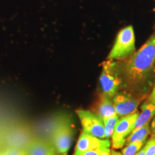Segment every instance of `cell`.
Masks as SVG:
<instances>
[{
    "mask_svg": "<svg viewBox=\"0 0 155 155\" xmlns=\"http://www.w3.org/2000/svg\"><path fill=\"white\" fill-rule=\"evenodd\" d=\"M146 148L147 155H155V138L151 137L145 146Z\"/></svg>",
    "mask_w": 155,
    "mask_h": 155,
    "instance_id": "9a60e30c",
    "label": "cell"
},
{
    "mask_svg": "<svg viewBox=\"0 0 155 155\" xmlns=\"http://www.w3.org/2000/svg\"><path fill=\"white\" fill-rule=\"evenodd\" d=\"M111 99V98L104 94H102L100 98L97 109V115L99 116L102 120L108 118L117 114L113 102Z\"/></svg>",
    "mask_w": 155,
    "mask_h": 155,
    "instance_id": "8fae6325",
    "label": "cell"
},
{
    "mask_svg": "<svg viewBox=\"0 0 155 155\" xmlns=\"http://www.w3.org/2000/svg\"><path fill=\"white\" fill-rule=\"evenodd\" d=\"M72 129L67 120L61 121L56 127L52 135L51 144L58 153L66 155L72 142Z\"/></svg>",
    "mask_w": 155,
    "mask_h": 155,
    "instance_id": "277c9868",
    "label": "cell"
},
{
    "mask_svg": "<svg viewBox=\"0 0 155 155\" xmlns=\"http://www.w3.org/2000/svg\"><path fill=\"white\" fill-rule=\"evenodd\" d=\"M146 153V148L144 147V148L141 150H139V151L136 153V155H145Z\"/></svg>",
    "mask_w": 155,
    "mask_h": 155,
    "instance_id": "e0dca14e",
    "label": "cell"
},
{
    "mask_svg": "<svg viewBox=\"0 0 155 155\" xmlns=\"http://www.w3.org/2000/svg\"><path fill=\"white\" fill-rule=\"evenodd\" d=\"M139 113H134L127 116L122 117L117 122L112 134V147L121 149L125 144L126 137L134 129V123Z\"/></svg>",
    "mask_w": 155,
    "mask_h": 155,
    "instance_id": "5b68a950",
    "label": "cell"
},
{
    "mask_svg": "<svg viewBox=\"0 0 155 155\" xmlns=\"http://www.w3.org/2000/svg\"><path fill=\"white\" fill-rule=\"evenodd\" d=\"M113 97L117 114L121 117L134 113L140 103V100L126 93L116 94Z\"/></svg>",
    "mask_w": 155,
    "mask_h": 155,
    "instance_id": "ba28073f",
    "label": "cell"
},
{
    "mask_svg": "<svg viewBox=\"0 0 155 155\" xmlns=\"http://www.w3.org/2000/svg\"><path fill=\"white\" fill-rule=\"evenodd\" d=\"M23 150L24 155H52L58 153L51 143L39 140L31 141Z\"/></svg>",
    "mask_w": 155,
    "mask_h": 155,
    "instance_id": "9c48e42d",
    "label": "cell"
},
{
    "mask_svg": "<svg viewBox=\"0 0 155 155\" xmlns=\"http://www.w3.org/2000/svg\"><path fill=\"white\" fill-rule=\"evenodd\" d=\"M155 63V36H152L137 52H133L122 68L127 83L137 84L144 81Z\"/></svg>",
    "mask_w": 155,
    "mask_h": 155,
    "instance_id": "6da1fadb",
    "label": "cell"
},
{
    "mask_svg": "<svg viewBox=\"0 0 155 155\" xmlns=\"http://www.w3.org/2000/svg\"><path fill=\"white\" fill-rule=\"evenodd\" d=\"M121 82L116 63L112 60L104 62L100 77V83L104 94L111 98L117 94Z\"/></svg>",
    "mask_w": 155,
    "mask_h": 155,
    "instance_id": "3957f363",
    "label": "cell"
},
{
    "mask_svg": "<svg viewBox=\"0 0 155 155\" xmlns=\"http://www.w3.org/2000/svg\"><path fill=\"white\" fill-rule=\"evenodd\" d=\"M150 133V123L142 127L134 129L127 140V144L141 141H146L148 135Z\"/></svg>",
    "mask_w": 155,
    "mask_h": 155,
    "instance_id": "7c38bea8",
    "label": "cell"
},
{
    "mask_svg": "<svg viewBox=\"0 0 155 155\" xmlns=\"http://www.w3.org/2000/svg\"><path fill=\"white\" fill-rule=\"evenodd\" d=\"M146 141H141L128 144L127 146L122 150V154L124 155H136V153L145 143Z\"/></svg>",
    "mask_w": 155,
    "mask_h": 155,
    "instance_id": "5bb4252c",
    "label": "cell"
},
{
    "mask_svg": "<svg viewBox=\"0 0 155 155\" xmlns=\"http://www.w3.org/2000/svg\"><path fill=\"white\" fill-rule=\"evenodd\" d=\"M110 141L108 139L102 140L83 131L78 141L74 155H84L89 150L101 147H110Z\"/></svg>",
    "mask_w": 155,
    "mask_h": 155,
    "instance_id": "52a82bcc",
    "label": "cell"
},
{
    "mask_svg": "<svg viewBox=\"0 0 155 155\" xmlns=\"http://www.w3.org/2000/svg\"><path fill=\"white\" fill-rule=\"evenodd\" d=\"M141 114H139L134 123V129L142 127L144 125L150 123L155 115V102L150 101V102L144 104L141 106Z\"/></svg>",
    "mask_w": 155,
    "mask_h": 155,
    "instance_id": "30bf717a",
    "label": "cell"
},
{
    "mask_svg": "<svg viewBox=\"0 0 155 155\" xmlns=\"http://www.w3.org/2000/svg\"><path fill=\"white\" fill-rule=\"evenodd\" d=\"M83 131L99 139H105L104 125L102 118L90 111L79 109L77 111Z\"/></svg>",
    "mask_w": 155,
    "mask_h": 155,
    "instance_id": "8992f818",
    "label": "cell"
},
{
    "mask_svg": "<svg viewBox=\"0 0 155 155\" xmlns=\"http://www.w3.org/2000/svg\"><path fill=\"white\" fill-rule=\"evenodd\" d=\"M150 101L155 102V86L153 91H152V93L150 95Z\"/></svg>",
    "mask_w": 155,
    "mask_h": 155,
    "instance_id": "ac0fdd59",
    "label": "cell"
},
{
    "mask_svg": "<svg viewBox=\"0 0 155 155\" xmlns=\"http://www.w3.org/2000/svg\"><path fill=\"white\" fill-rule=\"evenodd\" d=\"M135 51V36L132 26L121 29L107 57L109 60H122L131 55Z\"/></svg>",
    "mask_w": 155,
    "mask_h": 155,
    "instance_id": "7a4b0ae2",
    "label": "cell"
},
{
    "mask_svg": "<svg viewBox=\"0 0 155 155\" xmlns=\"http://www.w3.org/2000/svg\"><path fill=\"white\" fill-rule=\"evenodd\" d=\"M102 121L104 125L105 139H109L112 136L117 122L118 121V117L116 114L108 118L104 119Z\"/></svg>",
    "mask_w": 155,
    "mask_h": 155,
    "instance_id": "4fadbf2b",
    "label": "cell"
},
{
    "mask_svg": "<svg viewBox=\"0 0 155 155\" xmlns=\"http://www.w3.org/2000/svg\"><path fill=\"white\" fill-rule=\"evenodd\" d=\"M150 134H151V137H155V117L151 123Z\"/></svg>",
    "mask_w": 155,
    "mask_h": 155,
    "instance_id": "2e32d148",
    "label": "cell"
}]
</instances>
